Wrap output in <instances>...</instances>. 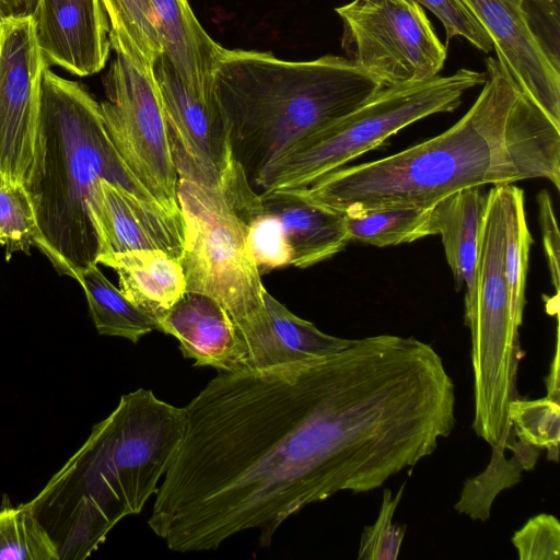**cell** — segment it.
I'll list each match as a JSON object with an SVG mask.
<instances>
[{"mask_svg": "<svg viewBox=\"0 0 560 560\" xmlns=\"http://www.w3.org/2000/svg\"><path fill=\"white\" fill-rule=\"evenodd\" d=\"M489 34L498 61L518 88L560 126V73L528 34L521 0H462Z\"/></svg>", "mask_w": 560, "mask_h": 560, "instance_id": "obj_15", "label": "cell"}, {"mask_svg": "<svg viewBox=\"0 0 560 560\" xmlns=\"http://www.w3.org/2000/svg\"><path fill=\"white\" fill-rule=\"evenodd\" d=\"M153 69L179 178L218 185L232 155L229 124L218 96L190 92L163 56Z\"/></svg>", "mask_w": 560, "mask_h": 560, "instance_id": "obj_12", "label": "cell"}, {"mask_svg": "<svg viewBox=\"0 0 560 560\" xmlns=\"http://www.w3.org/2000/svg\"><path fill=\"white\" fill-rule=\"evenodd\" d=\"M260 200L282 226L290 266H314L334 257L350 242L345 213L312 199L301 188L266 190Z\"/></svg>", "mask_w": 560, "mask_h": 560, "instance_id": "obj_17", "label": "cell"}, {"mask_svg": "<svg viewBox=\"0 0 560 560\" xmlns=\"http://www.w3.org/2000/svg\"><path fill=\"white\" fill-rule=\"evenodd\" d=\"M537 203L542 245L547 257L551 282L558 295L560 283V235L552 201L547 190H541L537 195Z\"/></svg>", "mask_w": 560, "mask_h": 560, "instance_id": "obj_34", "label": "cell"}, {"mask_svg": "<svg viewBox=\"0 0 560 560\" xmlns=\"http://www.w3.org/2000/svg\"><path fill=\"white\" fill-rule=\"evenodd\" d=\"M38 0H0V19L33 16Z\"/></svg>", "mask_w": 560, "mask_h": 560, "instance_id": "obj_35", "label": "cell"}, {"mask_svg": "<svg viewBox=\"0 0 560 560\" xmlns=\"http://www.w3.org/2000/svg\"><path fill=\"white\" fill-rule=\"evenodd\" d=\"M269 319L267 338L252 369H267L330 355L348 348L353 339L320 331L313 323L290 312L267 290L262 293Z\"/></svg>", "mask_w": 560, "mask_h": 560, "instance_id": "obj_21", "label": "cell"}, {"mask_svg": "<svg viewBox=\"0 0 560 560\" xmlns=\"http://www.w3.org/2000/svg\"><path fill=\"white\" fill-rule=\"evenodd\" d=\"M560 381H559V346H558V335H557V345H556V353L553 361L550 366V372L547 377V397L552 398L555 400H560Z\"/></svg>", "mask_w": 560, "mask_h": 560, "instance_id": "obj_36", "label": "cell"}, {"mask_svg": "<svg viewBox=\"0 0 560 560\" xmlns=\"http://www.w3.org/2000/svg\"><path fill=\"white\" fill-rule=\"evenodd\" d=\"M33 19L47 66L79 77L104 69L112 47L102 0H38Z\"/></svg>", "mask_w": 560, "mask_h": 560, "instance_id": "obj_14", "label": "cell"}, {"mask_svg": "<svg viewBox=\"0 0 560 560\" xmlns=\"http://www.w3.org/2000/svg\"><path fill=\"white\" fill-rule=\"evenodd\" d=\"M108 16L110 47L137 62L154 66L163 44L150 0H102Z\"/></svg>", "mask_w": 560, "mask_h": 560, "instance_id": "obj_24", "label": "cell"}, {"mask_svg": "<svg viewBox=\"0 0 560 560\" xmlns=\"http://www.w3.org/2000/svg\"><path fill=\"white\" fill-rule=\"evenodd\" d=\"M115 51L104 77L100 103L107 135L120 159L152 197L172 213H182L174 163L153 66Z\"/></svg>", "mask_w": 560, "mask_h": 560, "instance_id": "obj_9", "label": "cell"}, {"mask_svg": "<svg viewBox=\"0 0 560 560\" xmlns=\"http://www.w3.org/2000/svg\"><path fill=\"white\" fill-rule=\"evenodd\" d=\"M345 217L350 241L376 247L411 243L434 235L431 207L377 209Z\"/></svg>", "mask_w": 560, "mask_h": 560, "instance_id": "obj_25", "label": "cell"}, {"mask_svg": "<svg viewBox=\"0 0 560 560\" xmlns=\"http://www.w3.org/2000/svg\"><path fill=\"white\" fill-rule=\"evenodd\" d=\"M186 428V412L139 388L120 397L86 441L26 502L60 560H84L158 491Z\"/></svg>", "mask_w": 560, "mask_h": 560, "instance_id": "obj_3", "label": "cell"}, {"mask_svg": "<svg viewBox=\"0 0 560 560\" xmlns=\"http://www.w3.org/2000/svg\"><path fill=\"white\" fill-rule=\"evenodd\" d=\"M186 428L149 527L178 552L218 549L340 491L369 492L435 452L439 396L398 336L326 357L220 372L186 406Z\"/></svg>", "mask_w": 560, "mask_h": 560, "instance_id": "obj_1", "label": "cell"}, {"mask_svg": "<svg viewBox=\"0 0 560 560\" xmlns=\"http://www.w3.org/2000/svg\"><path fill=\"white\" fill-rule=\"evenodd\" d=\"M506 186L494 185L486 192L475 300L465 310L471 343L472 429L498 454L505 452L512 434L509 409L520 398L517 374L524 355L520 342L522 324L512 312L504 267Z\"/></svg>", "mask_w": 560, "mask_h": 560, "instance_id": "obj_6", "label": "cell"}, {"mask_svg": "<svg viewBox=\"0 0 560 560\" xmlns=\"http://www.w3.org/2000/svg\"><path fill=\"white\" fill-rule=\"evenodd\" d=\"M213 85L228 119L232 154L254 185L293 142L351 113L384 88L346 57L290 61L269 51L226 48Z\"/></svg>", "mask_w": 560, "mask_h": 560, "instance_id": "obj_5", "label": "cell"}, {"mask_svg": "<svg viewBox=\"0 0 560 560\" xmlns=\"http://www.w3.org/2000/svg\"><path fill=\"white\" fill-rule=\"evenodd\" d=\"M431 11L443 24L447 38L460 36L485 54L493 49L487 31L462 0H412Z\"/></svg>", "mask_w": 560, "mask_h": 560, "instance_id": "obj_32", "label": "cell"}, {"mask_svg": "<svg viewBox=\"0 0 560 560\" xmlns=\"http://www.w3.org/2000/svg\"><path fill=\"white\" fill-rule=\"evenodd\" d=\"M177 198L185 222L179 261L186 292L217 300L237 326L249 368L269 330L261 275L249 250L247 231L220 188L179 178Z\"/></svg>", "mask_w": 560, "mask_h": 560, "instance_id": "obj_8", "label": "cell"}, {"mask_svg": "<svg viewBox=\"0 0 560 560\" xmlns=\"http://www.w3.org/2000/svg\"><path fill=\"white\" fill-rule=\"evenodd\" d=\"M482 188L458 190L431 206L433 233L442 238L456 289H465V310L475 300L478 244L486 205Z\"/></svg>", "mask_w": 560, "mask_h": 560, "instance_id": "obj_19", "label": "cell"}, {"mask_svg": "<svg viewBox=\"0 0 560 560\" xmlns=\"http://www.w3.org/2000/svg\"><path fill=\"white\" fill-rule=\"evenodd\" d=\"M77 281L85 292L90 315L100 335L122 337L137 343L143 336L159 330L158 322L130 302L97 265L82 271Z\"/></svg>", "mask_w": 560, "mask_h": 560, "instance_id": "obj_22", "label": "cell"}, {"mask_svg": "<svg viewBox=\"0 0 560 560\" xmlns=\"http://www.w3.org/2000/svg\"><path fill=\"white\" fill-rule=\"evenodd\" d=\"M559 401L549 397L535 400L517 398L510 405L512 433L547 451V459L558 462L560 440Z\"/></svg>", "mask_w": 560, "mask_h": 560, "instance_id": "obj_28", "label": "cell"}, {"mask_svg": "<svg viewBox=\"0 0 560 560\" xmlns=\"http://www.w3.org/2000/svg\"><path fill=\"white\" fill-rule=\"evenodd\" d=\"M485 81L483 72L459 69L447 77L385 86L351 113L284 149L255 185L262 191L306 188L407 126L455 110L463 95Z\"/></svg>", "mask_w": 560, "mask_h": 560, "instance_id": "obj_7", "label": "cell"}, {"mask_svg": "<svg viewBox=\"0 0 560 560\" xmlns=\"http://www.w3.org/2000/svg\"><path fill=\"white\" fill-rule=\"evenodd\" d=\"M346 58L383 86L439 75L447 48L412 0H352L337 7Z\"/></svg>", "mask_w": 560, "mask_h": 560, "instance_id": "obj_10", "label": "cell"}, {"mask_svg": "<svg viewBox=\"0 0 560 560\" xmlns=\"http://www.w3.org/2000/svg\"><path fill=\"white\" fill-rule=\"evenodd\" d=\"M510 457H490L486 469L468 479L454 509L472 520L487 521L491 506L500 492L518 483L524 470H532L541 452L513 433L506 444Z\"/></svg>", "mask_w": 560, "mask_h": 560, "instance_id": "obj_23", "label": "cell"}, {"mask_svg": "<svg viewBox=\"0 0 560 560\" xmlns=\"http://www.w3.org/2000/svg\"><path fill=\"white\" fill-rule=\"evenodd\" d=\"M520 10L535 45L560 73V0H521Z\"/></svg>", "mask_w": 560, "mask_h": 560, "instance_id": "obj_31", "label": "cell"}, {"mask_svg": "<svg viewBox=\"0 0 560 560\" xmlns=\"http://www.w3.org/2000/svg\"><path fill=\"white\" fill-rule=\"evenodd\" d=\"M150 1L162 38V56L190 92L217 97L213 72L224 47L201 26L188 0Z\"/></svg>", "mask_w": 560, "mask_h": 560, "instance_id": "obj_18", "label": "cell"}, {"mask_svg": "<svg viewBox=\"0 0 560 560\" xmlns=\"http://www.w3.org/2000/svg\"><path fill=\"white\" fill-rule=\"evenodd\" d=\"M482 90L444 132L393 155L326 174L306 188L345 214L428 208L458 190L547 179L560 189V126L494 58Z\"/></svg>", "mask_w": 560, "mask_h": 560, "instance_id": "obj_2", "label": "cell"}, {"mask_svg": "<svg viewBox=\"0 0 560 560\" xmlns=\"http://www.w3.org/2000/svg\"><path fill=\"white\" fill-rule=\"evenodd\" d=\"M533 242L526 220L524 191L513 184H508L504 267L512 312L520 324L523 323L526 304L528 256Z\"/></svg>", "mask_w": 560, "mask_h": 560, "instance_id": "obj_26", "label": "cell"}, {"mask_svg": "<svg viewBox=\"0 0 560 560\" xmlns=\"http://www.w3.org/2000/svg\"><path fill=\"white\" fill-rule=\"evenodd\" d=\"M521 560H558L560 551V524L550 514H538L512 537Z\"/></svg>", "mask_w": 560, "mask_h": 560, "instance_id": "obj_33", "label": "cell"}, {"mask_svg": "<svg viewBox=\"0 0 560 560\" xmlns=\"http://www.w3.org/2000/svg\"><path fill=\"white\" fill-rule=\"evenodd\" d=\"M46 67L33 16L0 19V175L13 185L31 174Z\"/></svg>", "mask_w": 560, "mask_h": 560, "instance_id": "obj_11", "label": "cell"}, {"mask_svg": "<svg viewBox=\"0 0 560 560\" xmlns=\"http://www.w3.org/2000/svg\"><path fill=\"white\" fill-rule=\"evenodd\" d=\"M101 179L155 202L112 143L100 103L81 83L47 66L34 160L24 187L39 231L35 247L59 275L78 280L82 271L97 265L98 241L90 208Z\"/></svg>", "mask_w": 560, "mask_h": 560, "instance_id": "obj_4", "label": "cell"}, {"mask_svg": "<svg viewBox=\"0 0 560 560\" xmlns=\"http://www.w3.org/2000/svg\"><path fill=\"white\" fill-rule=\"evenodd\" d=\"M158 324L159 331L178 340L183 357L194 360V366L230 373L250 369L237 326L228 311L209 295L186 292Z\"/></svg>", "mask_w": 560, "mask_h": 560, "instance_id": "obj_16", "label": "cell"}, {"mask_svg": "<svg viewBox=\"0 0 560 560\" xmlns=\"http://www.w3.org/2000/svg\"><path fill=\"white\" fill-rule=\"evenodd\" d=\"M0 560H60L52 539L26 503L0 510Z\"/></svg>", "mask_w": 560, "mask_h": 560, "instance_id": "obj_27", "label": "cell"}, {"mask_svg": "<svg viewBox=\"0 0 560 560\" xmlns=\"http://www.w3.org/2000/svg\"><path fill=\"white\" fill-rule=\"evenodd\" d=\"M405 486L406 483L395 494L390 489L383 491L376 521L363 529L358 559L394 560L397 558L406 534V525L394 524L393 518Z\"/></svg>", "mask_w": 560, "mask_h": 560, "instance_id": "obj_30", "label": "cell"}, {"mask_svg": "<svg viewBox=\"0 0 560 560\" xmlns=\"http://www.w3.org/2000/svg\"><path fill=\"white\" fill-rule=\"evenodd\" d=\"M39 231L28 194L23 185H13L0 175V244L5 259L18 252L30 254Z\"/></svg>", "mask_w": 560, "mask_h": 560, "instance_id": "obj_29", "label": "cell"}, {"mask_svg": "<svg viewBox=\"0 0 560 560\" xmlns=\"http://www.w3.org/2000/svg\"><path fill=\"white\" fill-rule=\"evenodd\" d=\"M97 264L115 270L124 295L156 322L186 293L179 259L163 250L104 254Z\"/></svg>", "mask_w": 560, "mask_h": 560, "instance_id": "obj_20", "label": "cell"}, {"mask_svg": "<svg viewBox=\"0 0 560 560\" xmlns=\"http://www.w3.org/2000/svg\"><path fill=\"white\" fill-rule=\"evenodd\" d=\"M90 211L98 241V256L160 249L180 258L185 242L182 213L168 212L106 179L100 180Z\"/></svg>", "mask_w": 560, "mask_h": 560, "instance_id": "obj_13", "label": "cell"}]
</instances>
